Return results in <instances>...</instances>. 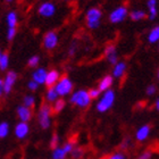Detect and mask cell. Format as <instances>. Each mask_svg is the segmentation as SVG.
I'll use <instances>...</instances> for the list:
<instances>
[{"label":"cell","mask_w":159,"mask_h":159,"mask_svg":"<svg viewBox=\"0 0 159 159\" xmlns=\"http://www.w3.org/2000/svg\"><path fill=\"white\" fill-rule=\"evenodd\" d=\"M100 18H101V10L99 8H91L86 13V25L90 29H97L100 25Z\"/></svg>","instance_id":"cell-5"},{"label":"cell","mask_w":159,"mask_h":159,"mask_svg":"<svg viewBox=\"0 0 159 159\" xmlns=\"http://www.w3.org/2000/svg\"><path fill=\"white\" fill-rule=\"evenodd\" d=\"M59 72L58 70H50V72H48L47 73V76H46V81H44V83L47 84V86L48 88H52L55 84H56L57 82H58V80H59Z\"/></svg>","instance_id":"cell-10"},{"label":"cell","mask_w":159,"mask_h":159,"mask_svg":"<svg viewBox=\"0 0 159 159\" xmlns=\"http://www.w3.org/2000/svg\"><path fill=\"white\" fill-rule=\"evenodd\" d=\"M111 84H113V77L110 76V75H107V76H105L100 81L98 90H99L100 92H101V91H107V90H109Z\"/></svg>","instance_id":"cell-16"},{"label":"cell","mask_w":159,"mask_h":159,"mask_svg":"<svg viewBox=\"0 0 159 159\" xmlns=\"http://www.w3.org/2000/svg\"><path fill=\"white\" fill-rule=\"evenodd\" d=\"M29 131H30V127L27 125V123H18L15 127V134L18 139H24L25 136L29 134Z\"/></svg>","instance_id":"cell-13"},{"label":"cell","mask_w":159,"mask_h":159,"mask_svg":"<svg viewBox=\"0 0 159 159\" xmlns=\"http://www.w3.org/2000/svg\"><path fill=\"white\" fill-rule=\"evenodd\" d=\"M127 8L125 6H120L118 8H116L115 10L111 11V14L109 15V20L111 23H119L125 20V17L127 16Z\"/></svg>","instance_id":"cell-6"},{"label":"cell","mask_w":159,"mask_h":159,"mask_svg":"<svg viewBox=\"0 0 159 159\" xmlns=\"http://www.w3.org/2000/svg\"><path fill=\"white\" fill-rule=\"evenodd\" d=\"M74 140H70V141H68V142L65 144V146L63 147V150H64V152L66 153H70V151L73 150V148H74Z\"/></svg>","instance_id":"cell-29"},{"label":"cell","mask_w":159,"mask_h":159,"mask_svg":"<svg viewBox=\"0 0 159 159\" xmlns=\"http://www.w3.org/2000/svg\"><path fill=\"white\" fill-rule=\"evenodd\" d=\"M70 102L81 107V108H86L91 102V99L89 97V93L85 90H79L70 97Z\"/></svg>","instance_id":"cell-2"},{"label":"cell","mask_w":159,"mask_h":159,"mask_svg":"<svg viewBox=\"0 0 159 159\" xmlns=\"http://www.w3.org/2000/svg\"><path fill=\"white\" fill-rule=\"evenodd\" d=\"M2 93H3V81L0 79V97L2 96Z\"/></svg>","instance_id":"cell-39"},{"label":"cell","mask_w":159,"mask_h":159,"mask_svg":"<svg viewBox=\"0 0 159 159\" xmlns=\"http://www.w3.org/2000/svg\"><path fill=\"white\" fill-rule=\"evenodd\" d=\"M7 24H8L9 29H16L17 15L15 11H10V13L7 15Z\"/></svg>","instance_id":"cell-18"},{"label":"cell","mask_w":159,"mask_h":159,"mask_svg":"<svg viewBox=\"0 0 159 159\" xmlns=\"http://www.w3.org/2000/svg\"><path fill=\"white\" fill-rule=\"evenodd\" d=\"M55 90L58 96H66V94H70L73 90V83L70 81L66 75L61 76L58 80V83L57 85L55 86Z\"/></svg>","instance_id":"cell-4"},{"label":"cell","mask_w":159,"mask_h":159,"mask_svg":"<svg viewBox=\"0 0 159 159\" xmlns=\"http://www.w3.org/2000/svg\"><path fill=\"white\" fill-rule=\"evenodd\" d=\"M55 11H56V7L52 2H43L39 7V14L43 17L52 16Z\"/></svg>","instance_id":"cell-8"},{"label":"cell","mask_w":159,"mask_h":159,"mask_svg":"<svg viewBox=\"0 0 159 159\" xmlns=\"http://www.w3.org/2000/svg\"><path fill=\"white\" fill-rule=\"evenodd\" d=\"M125 70H126V64L120 61V63H117L114 67V70H113V74L115 77H122L123 74L125 73Z\"/></svg>","instance_id":"cell-17"},{"label":"cell","mask_w":159,"mask_h":159,"mask_svg":"<svg viewBox=\"0 0 159 159\" xmlns=\"http://www.w3.org/2000/svg\"><path fill=\"white\" fill-rule=\"evenodd\" d=\"M70 153H72V157H73V158L80 159L84 156V150H83V148H73V150L70 151Z\"/></svg>","instance_id":"cell-27"},{"label":"cell","mask_w":159,"mask_h":159,"mask_svg":"<svg viewBox=\"0 0 159 159\" xmlns=\"http://www.w3.org/2000/svg\"><path fill=\"white\" fill-rule=\"evenodd\" d=\"M155 93H156V86L155 85L148 86V89H147V94H148V96H152V94H155Z\"/></svg>","instance_id":"cell-36"},{"label":"cell","mask_w":159,"mask_h":159,"mask_svg":"<svg viewBox=\"0 0 159 159\" xmlns=\"http://www.w3.org/2000/svg\"><path fill=\"white\" fill-rule=\"evenodd\" d=\"M51 114H52L51 107L48 103H43L42 106H41V108H40L39 116H38L40 126L43 129H47L50 126V117H51Z\"/></svg>","instance_id":"cell-3"},{"label":"cell","mask_w":159,"mask_h":159,"mask_svg":"<svg viewBox=\"0 0 159 159\" xmlns=\"http://www.w3.org/2000/svg\"><path fill=\"white\" fill-rule=\"evenodd\" d=\"M151 156H152V151H151V150H148V151H144L138 159H150Z\"/></svg>","instance_id":"cell-35"},{"label":"cell","mask_w":159,"mask_h":159,"mask_svg":"<svg viewBox=\"0 0 159 159\" xmlns=\"http://www.w3.org/2000/svg\"><path fill=\"white\" fill-rule=\"evenodd\" d=\"M1 55H2V53H1V51H0V58H1Z\"/></svg>","instance_id":"cell-41"},{"label":"cell","mask_w":159,"mask_h":159,"mask_svg":"<svg viewBox=\"0 0 159 159\" xmlns=\"http://www.w3.org/2000/svg\"><path fill=\"white\" fill-rule=\"evenodd\" d=\"M58 44V35L56 32H48L43 38V46L47 50H52Z\"/></svg>","instance_id":"cell-7"},{"label":"cell","mask_w":159,"mask_h":159,"mask_svg":"<svg viewBox=\"0 0 159 159\" xmlns=\"http://www.w3.org/2000/svg\"><path fill=\"white\" fill-rule=\"evenodd\" d=\"M65 157H66V153L64 152L63 148H58L57 147L56 149H53V152H52L53 159H65Z\"/></svg>","instance_id":"cell-24"},{"label":"cell","mask_w":159,"mask_h":159,"mask_svg":"<svg viewBox=\"0 0 159 159\" xmlns=\"http://www.w3.org/2000/svg\"><path fill=\"white\" fill-rule=\"evenodd\" d=\"M34 98L32 96H26L24 98V107H26V108H32L34 106Z\"/></svg>","instance_id":"cell-28"},{"label":"cell","mask_w":159,"mask_h":159,"mask_svg":"<svg viewBox=\"0 0 159 159\" xmlns=\"http://www.w3.org/2000/svg\"><path fill=\"white\" fill-rule=\"evenodd\" d=\"M114 101H115V92L113 90H107L100 101L97 103V109L100 113H105L113 106Z\"/></svg>","instance_id":"cell-1"},{"label":"cell","mask_w":159,"mask_h":159,"mask_svg":"<svg viewBox=\"0 0 159 159\" xmlns=\"http://www.w3.org/2000/svg\"><path fill=\"white\" fill-rule=\"evenodd\" d=\"M47 72L44 68H39L33 73V82H35L37 84H42L46 81Z\"/></svg>","instance_id":"cell-14"},{"label":"cell","mask_w":159,"mask_h":159,"mask_svg":"<svg viewBox=\"0 0 159 159\" xmlns=\"http://www.w3.org/2000/svg\"><path fill=\"white\" fill-rule=\"evenodd\" d=\"M57 144H58V135L53 134L52 138H51V141H50V148L51 149H56Z\"/></svg>","instance_id":"cell-32"},{"label":"cell","mask_w":159,"mask_h":159,"mask_svg":"<svg viewBox=\"0 0 159 159\" xmlns=\"http://www.w3.org/2000/svg\"><path fill=\"white\" fill-rule=\"evenodd\" d=\"M27 86H29V89H30V90H32V91H35V90L39 88V84H37V83L33 82V81H31Z\"/></svg>","instance_id":"cell-37"},{"label":"cell","mask_w":159,"mask_h":159,"mask_svg":"<svg viewBox=\"0 0 159 159\" xmlns=\"http://www.w3.org/2000/svg\"><path fill=\"white\" fill-rule=\"evenodd\" d=\"M39 60L40 58L38 56H33L32 58H30V60H29V66L31 67H35L39 64Z\"/></svg>","instance_id":"cell-33"},{"label":"cell","mask_w":159,"mask_h":159,"mask_svg":"<svg viewBox=\"0 0 159 159\" xmlns=\"http://www.w3.org/2000/svg\"><path fill=\"white\" fill-rule=\"evenodd\" d=\"M64 107H65V101L63 99H57L51 109H52V113L57 114V113H60L64 109Z\"/></svg>","instance_id":"cell-23"},{"label":"cell","mask_w":159,"mask_h":159,"mask_svg":"<svg viewBox=\"0 0 159 159\" xmlns=\"http://www.w3.org/2000/svg\"><path fill=\"white\" fill-rule=\"evenodd\" d=\"M17 79V74L15 72H9L7 74L6 79L3 80V92L9 93L11 91V88L15 84V81Z\"/></svg>","instance_id":"cell-9"},{"label":"cell","mask_w":159,"mask_h":159,"mask_svg":"<svg viewBox=\"0 0 159 159\" xmlns=\"http://www.w3.org/2000/svg\"><path fill=\"white\" fill-rule=\"evenodd\" d=\"M75 50H76V46H75V43H73L72 46H70V56H73L74 55V52H75Z\"/></svg>","instance_id":"cell-38"},{"label":"cell","mask_w":159,"mask_h":159,"mask_svg":"<svg viewBox=\"0 0 159 159\" xmlns=\"http://www.w3.org/2000/svg\"><path fill=\"white\" fill-rule=\"evenodd\" d=\"M147 17V14L142 10H133L131 13V20H141Z\"/></svg>","instance_id":"cell-22"},{"label":"cell","mask_w":159,"mask_h":159,"mask_svg":"<svg viewBox=\"0 0 159 159\" xmlns=\"http://www.w3.org/2000/svg\"><path fill=\"white\" fill-rule=\"evenodd\" d=\"M88 93H89L90 99H94V98H98V97H99L100 91L98 89H91L90 91H88Z\"/></svg>","instance_id":"cell-31"},{"label":"cell","mask_w":159,"mask_h":159,"mask_svg":"<svg viewBox=\"0 0 159 159\" xmlns=\"http://www.w3.org/2000/svg\"><path fill=\"white\" fill-rule=\"evenodd\" d=\"M103 159H126L125 155L122 152H115V153H111L109 156L105 157Z\"/></svg>","instance_id":"cell-30"},{"label":"cell","mask_w":159,"mask_h":159,"mask_svg":"<svg viewBox=\"0 0 159 159\" xmlns=\"http://www.w3.org/2000/svg\"><path fill=\"white\" fill-rule=\"evenodd\" d=\"M17 115L22 120V123H26L32 118V110L30 108H26L24 106H20L17 108Z\"/></svg>","instance_id":"cell-11"},{"label":"cell","mask_w":159,"mask_h":159,"mask_svg":"<svg viewBox=\"0 0 159 159\" xmlns=\"http://www.w3.org/2000/svg\"><path fill=\"white\" fill-rule=\"evenodd\" d=\"M150 133V125H143L141 126L138 132H136V140L138 141H144L148 138Z\"/></svg>","instance_id":"cell-15"},{"label":"cell","mask_w":159,"mask_h":159,"mask_svg":"<svg viewBox=\"0 0 159 159\" xmlns=\"http://www.w3.org/2000/svg\"><path fill=\"white\" fill-rule=\"evenodd\" d=\"M148 7H149V18L150 20H155L157 17V1L155 0H149L148 1Z\"/></svg>","instance_id":"cell-19"},{"label":"cell","mask_w":159,"mask_h":159,"mask_svg":"<svg viewBox=\"0 0 159 159\" xmlns=\"http://www.w3.org/2000/svg\"><path fill=\"white\" fill-rule=\"evenodd\" d=\"M15 34H16V29H9L8 33H7V39L9 40V41H11L15 38Z\"/></svg>","instance_id":"cell-34"},{"label":"cell","mask_w":159,"mask_h":159,"mask_svg":"<svg viewBox=\"0 0 159 159\" xmlns=\"http://www.w3.org/2000/svg\"><path fill=\"white\" fill-rule=\"evenodd\" d=\"M148 39H149L150 43H156L157 41H158V39H159V27L158 26L153 27L152 30H151Z\"/></svg>","instance_id":"cell-21"},{"label":"cell","mask_w":159,"mask_h":159,"mask_svg":"<svg viewBox=\"0 0 159 159\" xmlns=\"http://www.w3.org/2000/svg\"><path fill=\"white\" fill-rule=\"evenodd\" d=\"M8 132H9V125H8V123L2 122L0 124V139L6 138Z\"/></svg>","instance_id":"cell-25"},{"label":"cell","mask_w":159,"mask_h":159,"mask_svg":"<svg viewBox=\"0 0 159 159\" xmlns=\"http://www.w3.org/2000/svg\"><path fill=\"white\" fill-rule=\"evenodd\" d=\"M105 56L108 59L110 64L113 65H116L117 64V53H116V48L113 46V44H109V46L106 47V50H105Z\"/></svg>","instance_id":"cell-12"},{"label":"cell","mask_w":159,"mask_h":159,"mask_svg":"<svg viewBox=\"0 0 159 159\" xmlns=\"http://www.w3.org/2000/svg\"><path fill=\"white\" fill-rule=\"evenodd\" d=\"M8 61H9L8 53H2V55H1V58H0V68L2 70H5L7 67H8Z\"/></svg>","instance_id":"cell-26"},{"label":"cell","mask_w":159,"mask_h":159,"mask_svg":"<svg viewBox=\"0 0 159 159\" xmlns=\"http://www.w3.org/2000/svg\"><path fill=\"white\" fill-rule=\"evenodd\" d=\"M57 97H58V94H57L56 90H55V86L48 88L47 93H46V99L48 100L49 102H55L57 100Z\"/></svg>","instance_id":"cell-20"},{"label":"cell","mask_w":159,"mask_h":159,"mask_svg":"<svg viewBox=\"0 0 159 159\" xmlns=\"http://www.w3.org/2000/svg\"><path fill=\"white\" fill-rule=\"evenodd\" d=\"M155 106H156V109L158 110V108H159V100L158 99L156 100V105H155Z\"/></svg>","instance_id":"cell-40"}]
</instances>
